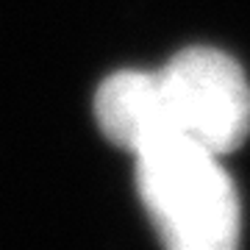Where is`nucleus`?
I'll list each match as a JSON object with an SVG mask.
<instances>
[{"label":"nucleus","instance_id":"nucleus-3","mask_svg":"<svg viewBox=\"0 0 250 250\" xmlns=\"http://www.w3.org/2000/svg\"><path fill=\"white\" fill-rule=\"evenodd\" d=\"M95 117L108 142L131 153L178 139L172 134L156 72L128 70L106 78L95 95Z\"/></svg>","mask_w":250,"mask_h":250},{"label":"nucleus","instance_id":"nucleus-1","mask_svg":"<svg viewBox=\"0 0 250 250\" xmlns=\"http://www.w3.org/2000/svg\"><path fill=\"white\" fill-rule=\"evenodd\" d=\"M136 161L142 203L170 248L231 250L239 242V197L214 153L167 139Z\"/></svg>","mask_w":250,"mask_h":250},{"label":"nucleus","instance_id":"nucleus-2","mask_svg":"<svg viewBox=\"0 0 250 250\" xmlns=\"http://www.w3.org/2000/svg\"><path fill=\"white\" fill-rule=\"evenodd\" d=\"M172 134L214 156L236 150L250 134V86L231 56L189 47L156 72Z\"/></svg>","mask_w":250,"mask_h":250}]
</instances>
